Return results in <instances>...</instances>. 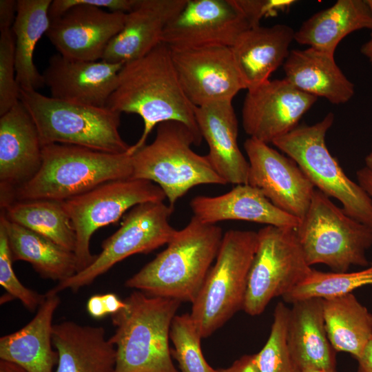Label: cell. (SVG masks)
I'll return each mask as SVG.
<instances>
[{
	"instance_id": "cell-1",
	"label": "cell",
	"mask_w": 372,
	"mask_h": 372,
	"mask_svg": "<svg viewBox=\"0 0 372 372\" xmlns=\"http://www.w3.org/2000/svg\"><path fill=\"white\" fill-rule=\"evenodd\" d=\"M106 107L120 114H136L142 118L143 131L138 141L130 146L128 153L131 155L145 145L152 130L164 122L182 123L192 130L200 144L203 140L195 106L180 83L171 49L163 43L145 56L123 64Z\"/></svg>"
},
{
	"instance_id": "cell-2",
	"label": "cell",
	"mask_w": 372,
	"mask_h": 372,
	"mask_svg": "<svg viewBox=\"0 0 372 372\" xmlns=\"http://www.w3.org/2000/svg\"><path fill=\"white\" fill-rule=\"evenodd\" d=\"M223 236L220 227L193 216L163 251L125 281V287L192 303L216 260Z\"/></svg>"
},
{
	"instance_id": "cell-3",
	"label": "cell",
	"mask_w": 372,
	"mask_h": 372,
	"mask_svg": "<svg viewBox=\"0 0 372 372\" xmlns=\"http://www.w3.org/2000/svg\"><path fill=\"white\" fill-rule=\"evenodd\" d=\"M111 316L109 338L116 352L115 372H179L169 345L172 320L181 302L136 290Z\"/></svg>"
},
{
	"instance_id": "cell-4",
	"label": "cell",
	"mask_w": 372,
	"mask_h": 372,
	"mask_svg": "<svg viewBox=\"0 0 372 372\" xmlns=\"http://www.w3.org/2000/svg\"><path fill=\"white\" fill-rule=\"evenodd\" d=\"M128 152L112 154L84 147L50 144L43 147L41 165L18 187L13 202L46 199L63 201L105 183L132 177Z\"/></svg>"
},
{
	"instance_id": "cell-5",
	"label": "cell",
	"mask_w": 372,
	"mask_h": 372,
	"mask_svg": "<svg viewBox=\"0 0 372 372\" xmlns=\"http://www.w3.org/2000/svg\"><path fill=\"white\" fill-rule=\"evenodd\" d=\"M192 145H199L200 143L185 124L176 121L158 124L153 142L132 154V178L158 185L173 207L195 186L227 185L206 155L196 153Z\"/></svg>"
},
{
	"instance_id": "cell-6",
	"label": "cell",
	"mask_w": 372,
	"mask_h": 372,
	"mask_svg": "<svg viewBox=\"0 0 372 372\" xmlns=\"http://www.w3.org/2000/svg\"><path fill=\"white\" fill-rule=\"evenodd\" d=\"M19 101L38 130L43 146L67 144L125 154L130 145L119 133L121 114L107 107L73 103L19 88Z\"/></svg>"
},
{
	"instance_id": "cell-7",
	"label": "cell",
	"mask_w": 372,
	"mask_h": 372,
	"mask_svg": "<svg viewBox=\"0 0 372 372\" xmlns=\"http://www.w3.org/2000/svg\"><path fill=\"white\" fill-rule=\"evenodd\" d=\"M257 232L229 229L223 236L216 261L194 301L190 316L207 338L243 309Z\"/></svg>"
},
{
	"instance_id": "cell-8",
	"label": "cell",
	"mask_w": 372,
	"mask_h": 372,
	"mask_svg": "<svg viewBox=\"0 0 372 372\" xmlns=\"http://www.w3.org/2000/svg\"><path fill=\"white\" fill-rule=\"evenodd\" d=\"M137 0H54L45 35L59 54L86 61L103 59Z\"/></svg>"
},
{
	"instance_id": "cell-9",
	"label": "cell",
	"mask_w": 372,
	"mask_h": 372,
	"mask_svg": "<svg viewBox=\"0 0 372 372\" xmlns=\"http://www.w3.org/2000/svg\"><path fill=\"white\" fill-rule=\"evenodd\" d=\"M296 231L311 267L323 264L333 272H347L352 265H370L366 253L372 246V228L348 216L317 189Z\"/></svg>"
},
{
	"instance_id": "cell-10",
	"label": "cell",
	"mask_w": 372,
	"mask_h": 372,
	"mask_svg": "<svg viewBox=\"0 0 372 372\" xmlns=\"http://www.w3.org/2000/svg\"><path fill=\"white\" fill-rule=\"evenodd\" d=\"M333 121L334 114L329 112L320 121L298 125L272 144L297 163L316 189L339 200L348 216L372 228V199L347 176L327 147L326 134Z\"/></svg>"
},
{
	"instance_id": "cell-11",
	"label": "cell",
	"mask_w": 372,
	"mask_h": 372,
	"mask_svg": "<svg viewBox=\"0 0 372 372\" xmlns=\"http://www.w3.org/2000/svg\"><path fill=\"white\" fill-rule=\"evenodd\" d=\"M257 236L242 309L252 316L261 314L273 298L285 296L312 270L296 228L266 225Z\"/></svg>"
},
{
	"instance_id": "cell-12",
	"label": "cell",
	"mask_w": 372,
	"mask_h": 372,
	"mask_svg": "<svg viewBox=\"0 0 372 372\" xmlns=\"http://www.w3.org/2000/svg\"><path fill=\"white\" fill-rule=\"evenodd\" d=\"M174 209L163 201L134 207L125 215L118 230L103 242L101 251L91 265L45 293L59 294L68 289L75 293L126 258L167 245L177 231L169 222Z\"/></svg>"
},
{
	"instance_id": "cell-13",
	"label": "cell",
	"mask_w": 372,
	"mask_h": 372,
	"mask_svg": "<svg viewBox=\"0 0 372 372\" xmlns=\"http://www.w3.org/2000/svg\"><path fill=\"white\" fill-rule=\"evenodd\" d=\"M166 198L161 188L144 179L127 178L102 184L83 194L63 200L75 234L78 272L91 265L96 255L91 253L93 234L114 223L129 209L149 202Z\"/></svg>"
},
{
	"instance_id": "cell-14",
	"label": "cell",
	"mask_w": 372,
	"mask_h": 372,
	"mask_svg": "<svg viewBox=\"0 0 372 372\" xmlns=\"http://www.w3.org/2000/svg\"><path fill=\"white\" fill-rule=\"evenodd\" d=\"M251 28L234 0H187L167 25L161 42L171 50L232 47Z\"/></svg>"
},
{
	"instance_id": "cell-15",
	"label": "cell",
	"mask_w": 372,
	"mask_h": 372,
	"mask_svg": "<svg viewBox=\"0 0 372 372\" xmlns=\"http://www.w3.org/2000/svg\"><path fill=\"white\" fill-rule=\"evenodd\" d=\"M244 149L249 165L247 184L260 190L277 208L300 220L316 189L308 177L293 159L269 144L249 137Z\"/></svg>"
},
{
	"instance_id": "cell-16",
	"label": "cell",
	"mask_w": 372,
	"mask_h": 372,
	"mask_svg": "<svg viewBox=\"0 0 372 372\" xmlns=\"http://www.w3.org/2000/svg\"><path fill=\"white\" fill-rule=\"evenodd\" d=\"M317 100L285 78L269 79L247 90L242 109L243 129L249 137L272 143L296 128Z\"/></svg>"
},
{
	"instance_id": "cell-17",
	"label": "cell",
	"mask_w": 372,
	"mask_h": 372,
	"mask_svg": "<svg viewBox=\"0 0 372 372\" xmlns=\"http://www.w3.org/2000/svg\"><path fill=\"white\" fill-rule=\"evenodd\" d=\"M171 51L180 83L194 106L232 101L240 90H246L230 47Z\"/></svg>"
},
{
	"instance_id": "cell-18",
	"label": "cell",
	"mask_w": 372,
	"mask_h": 372,
	"mask_svg": "<svg viewBox=\"0 0 372 372\" xmlns=\"http://www.w3.org/2000/svg\"><path fill=\"white\" fill-rule=\"evenodd\" d=\"M37 126L19 102L0 117L1 207L13 202L14 191L31 179L42 163Z\"/></svg>"
},
{
	"instance_id": "cell-19",
	"label": "cell",
	"mask_w": 372,
	"mask_h": 372,
	"mask_svg": "<svg viewBox=\"0 0 372 372\" xmlns=\"http://www.w3.org/2000/svg\"><path fill=\"white\" fill-rule=\"evenodd\" d=\"M123 64L52 56L43 73L51 97L73 103L106 107Z\"/></svg>"
},
{
	"instance_id": "cell-20",
	"label": "cell",
	"mask_w": 372,
	"mask_h": 372,
	"mask_svg": "<svg viewBox=\"0 0 372 372\" xmlns=\"http://www.w3.org/2000/svg\"><path fill=\"white\" fill-rule=\"evenodd\" d=\"M187 0H137L124 26L108 44L102 60L122 63L138 59L161 43L164 30Z\"/></svg>"
},
{
	"instance_id": "cell-21",
	"label": "cell",
	"mask_w": 372,
	"mask_h": 372,
	"mask_svg": "<svg viewBox=\"0 0 372 372\" xmlns=\"http://www.w3.org/2000/svg\"><path fill=\"white\" fill-rule=\"evenodd\" d=\"M195 116L215 172L227 184H247L249 165L238 145V123L232 101L195 106Z\"/></svg>"
},
{
	"instance_id": "cell-22",
	"label": "cell",
	"mask_w": 372,
	"mask_h": 372,
	"mask_svg": "<svg viewBox=\"0 0 372 372\" xmlns=\"http://www.w3.org/2000/svg\"><path fill=\"white\" fill-rule=\"evenodd\" d=\"M194 216L216 225L223 220H245L266 225L297 228L300 220L277 208L258 188L236 185L216 196H197L190 201Z\"/></svg>"
},
{
	"instance_id": "cell-23",
	"label": "cell",
	"mask_w": 372,
	"mask_h": 372,
	"mask_svg": "<svg viewBox=\"0 0 372 372\" xmlns=\"http://www.w3.org/2000/svg\"><path fill=\"white\" fill-rule=\"evenodd\" d=\"M52 338L58 354L54 372L116 371V349L104 327L65 320L54 324Z\"/></svg>"
},
{
	"instance_id": "cell-24",
	"label": "cell",
	"mask_w": 372,
	"mask_h": 372,
	"mask_svg": "<svg viewBox=\"0 0 372 372\" xmlns=\"http://www.w3.org/2000/svg\"><path fill=\"white\" fill-rule=\"evenodd\" d=\"M287 322V344L291 358L302 371L323 369L338 372L337 351L325 327L323 299L310 298L293 302Z\"/></svg>"
},
{
	"instance_id": "cell-25",
	"label": "cell",
	"mask_w": 372,
	"mask_h": 372,
	"mask_svg": "<svg viewBox=\"0 0 372 372\" xmlns=\"http://www.w3.org/2000/svg\"><path fill=\"white\" fill-rule=\"evenodd\" d=\"M295 31L286 24L260 25L245 31L231 47L247 90L269 79L288 57Z\"/></svg>"
},
{
	"instance_id": "cell-26",
	"label": "cell",
	"mask_w": 372,
	"mask_h": 372,
	"mask_svg": "<svg viewBox=\"0 0 372 372\" xmlns=\"http://www.w3.org/2000/svg\"><path fill=\"white\" fill-rule=\"evenodd\" d=\"M45 294L28 324L0 338V360L15 363L28 372H54L58 362L52 333L53 316L61 300L59 294Z\"/></svg>"
},
{
	"instance_id": "cell-27",
	"label": "cell",
	"mask_w": 372,
	"mask_h": 372,
	"mask_svg": "<svg viewBox=\"0 0 372 372\" xmlns=\"http://www.w3.org/2000/svg\"><path fill=\"white\" fill-rule=\"evenodd\" d=\"M282 65L285 79L307 94L335 105L347 103L354 95V84L337 65L333 54L311 47L292 50Z\"/></svg>"
},
{
	"instance_id": "cell-28",
	"label": "cell",
	"mask_w": 372,
	"mask_h": 372,
	"mask_svg": "<svg viewBox=\"0 0 372 372\" xmlns=\"http://www.w3.org/2000/svg\"><path fill=\"white\" fill-rule=\"evenodd\" d=\"M372 30V15L365 0H338L305 20L294 41L335 54L340 41L349 34Z\"/></svg>"
},
{
	"instance_id": "cell-29",
	"label": "cell",
	"mask_w": 372,
	"mask_h": 372,
	"mask_svg": "<svg viewBox=\"0 0 372 372\" xmlns=\"http://www.w3.org/2000/svg\"><path fill=\"white\" fill-rule=\"evenodd\" d=\"M0 223L5 228L13 262H28L41 277L58 282L78 272L76 258L73 251L8 220L2 212Z\"/></svg>"
},
{
	"instance_id": "cell-30",
	"label": "cell",
	"mask_w": 372,
	"mask_h": 372,
	"mask_svg": "<svg viewBox=\"0 0 372 372\" xmlns=\"http://www.w3.org/2000/svg\"><path fill=\"white\" fill-rule=\"evenodd\" d=\"M52 0H18L12 30L15 39L16 80L20 89L36 90L45 85L33 61L37 42L48 31Z\"/></svg>"
},
{
	"instance_id": "cell-31",
	"label": "cell",
	"mask_w": 372,
	"mask_h": 372,
	"mask_svg": "<svg viewBox=\"0 0 372 372\" xmlns=\"http://www.w3.org/2000/svg\"><path fill=\"white\" fill-rule=\"evenodd\" d=\"M323 315L334 349L358 359L372 339V313L351 293L323 299Z\"/></svg>"
},
{
	"instance_id": "cell-32",
	"label": "cell",
	"mask_w": 372,
	"mask_h": 372,
	"mask_svg": "<svg viewBox=\"0 0 372 372\" xmlns=\"http://www.w3.org/2000/svg\"><path fill=\"white\" fill-rule=\"evenodd\" d=\"M1 211L6 218L74 252L76 234L63 201L38 199L14 201Z\"/></svg>"
},
{
	"instance_id": "cell-33",
	"label": "cell",
	"mask_w": 372,
	"mask_h": 372,
	"mask_svg": "<svg viewBox=\"0 0 372 372\" xmlns=\"http://www.w3.org/2000/svg\"><path fill=\"white\" fill-rule=\"evenodd\" d=\"M367 285H372V262L366 268L353 272H322L312 269L309 275L282 298L290 304L310 298L326 299L351 293Z\"/></svg>"
},
{
	"instance_id": "cell-34",
	"label": "cell",
	"mask_w": 372,
	"mask_h": 372,
	"mask_svg": "<svg viewBox=\"0 0 372 372\" xmlns=\"http://www.w3.org/2000/svg\"><path fill=\"white\" fill-rule=\"evenodd\" d=\"M169 338L174 344L171 354L180 372H214L203 356L200 347L203 338L190 313L175 316Z\"/></svg>"
},
{
	"instance_id": "cell-35",
	"label": "cell",
	"mask_w": 372,
	"mask_h": 372,
	"mask_svg": "<svg viewBox=\"0 0 372 372\" xmlns=\"http://www.w3.org/2000/svg\"><path fill=\"white\" fill-rule=\"evenodd\" d=\"M289 309L282 302L275 307L269 336L262 349L255 354L259 372H301L294 363L287 344Z\"/></svg>"
},
{
	"instance_id": "cell-36",
	"label": "cell",
	"mask_w": 372,
	"mask_h": 372,
	"mask_svg": "<svg viewBox=\"0 0 372 372\" xmlns=\"http://www.w3.org/2000/svg\"><path fill=\"white\" fill-rule=\"evenodd\" d=\"M12 258L3 225L0 223V285L9 297L19 300L28 311H37L45 298L24 286L17 277L12 267Z\"/></svg>"
},
{
	"instance_id": "cell-37",
	"label": "cell",
	"mask_w": 372,
	"mask_h": 372,
	"mask_svg": "<svg viewBox=\"0 0 372 372\" xmlns=\"http://www.w3.org/2000/svg\"><path fill=\"white\" fill-rule=\"evenodd\" d=\"M19 102V87L16 80L15 39L12 29L0 35V115Z\"/></svg>"
},
{
	"instance_id": "cell-38",
	"label": "cell",
	"mask_w": 372,
	"mask_h": 372,
	"mask_svg": "<svg viewBox=\"0 0 372 372\" xmlns=\"http://www.w3.org/2000/svg\"><path fill=\"white\" fill-rule=\"evenodd\" d=\"M235 3L249 21L251 28L260 25L261 19L285 12L294 0H234Z\"/></svg>"
},
{
	"instance_id": "cell-39",
	"label": "cell",
	"mask_w": 372,
	"mask_h": 372,
	"mask_svg": "<svg viewBox=\"0 0 372 372\" xmlns=\"http://www.w3.org/2000/svg\"><path fill=\"white\" fill-rule=\"evenodd\" d=\"M17 1H0V32L12 29L16 18Z\"/></svg>"
},
{
	"instance_id": "cell-40",
	"label": "cell",
	"mask_w": 372,
	"mask_h": 372,
	"mask_svg": "<svg viewBox=\"0 0 372 372\" xmlns=\"http://www.w3.org/2000/svg\"><path fill=\"white\" fill-rule=\"evenodd\" d=\"M214 372H259L256 355H245L236 360L229 367L215 369Z\"/></svg>"
},
{
	"instance_id": "cell-41",
	"label": "cell",
	"mask_w": 372,
	"mask_h": 372,
	"mask_svg": "<svg viewBox=\"0 0 372 372\" xmlns=\"http://www.w3.org/2000/svg\"><path fill=\"white\" fill-rule=\"evenodd\" d=\"M86 310L89 315L94 319H101L107 316L102 295L92 296L87 302Z\"/></svg>"
},
{
	"instance_id": "cell-42",
	"label": "cell",
	"mask_w": 372,
	"mask_h": 372,
	"mask_svg": "<svg viewBox=\"0 0 372 372\" xmlns=\"http://www.w3.org/2000/svg\"><path fill=\"white\" fill-rule=\"evenodd\" d=\"M103 301L107 315H113L125 306V302L114 293L102 294Z\"/></svg>"
},
{
	"instance_id": "cell-43",
	"label": "cell",
	"mask_w": 372,
	"mask_h": 372,
	"mask_svg": "<svg viewBox=\"0 0 372 372\" xmlns=\"http://www.w3.org/2000/svg\"><path fill=\"white\" fill-rule=\"evenodd\" d=\"M356 360L358 362L356 372H372V339L365 347L361 356Z\"/></svg>"
},
{
	"instance_id": "cell-44",
	"label": "cell",
	"mask_w": 372,
	"mask_h": 372,
	"mask_svg": "<svg viewBox=\"0 0 372 372\" xmlns=\"http://www.w3.org/2000/svg\"><path fill=\"white\" fill-rule=\"evenodd\" d=\"M356 178L358 183L372 199V171L364 166L357 171Z\"/></svg>"
},
{
	"instance_id": "cell-45",
	"label": "cell",
	"mask_w": 372,
	"mask_h": 372,
	"mask_svg": "<svg viewBox=\"0 0 372 372\" xmlns=\"http://www.w3.org/2000/svg\"><path fill=\"white\" fill-rule=\"evenodd\" d=\"M0 372H28L18 364L0 360Z\"/></svg>"
},
{
	"instance_id": "cell-46",
	"label": "cell",
	"mask_w": 372,
	"mask_h": 372,
	"mask_svg": "<svg viewBox=\"0 0 372 372\" xmlns=\"http://www.w3.org/2000/svg\"><path fill=\"white\" fill-rule=\"evenodd\" d=\"M361 52L369 59L372 65V34L369 40L362 46Z\"/></svg>"
},
{
	"instance_id": "cell-47",
	"label": "cell",
	"mask_w": 372,
	"mask_h": 372,
	"mask_svg": "<svg viewBox=\"0 0 372 372\" xmlns=\"http://www.w3.org/2000/svg\"><path fill=\"white\" fill-rule=\"evenodd\" d=\"M365 167L372 171V145L371 149L364 158Z\"/></svg>"
},
{
	"instance_id": "cell-48",
	"label": "cell",
	"mask_w": 372,
	"mask_h": 372,
	"mask_svg": "<svg viewBox=\"0 0 372 372\" xmlns=\"http://www.w3.org/2000/svg\"><path fill=\"white\" fill-rule=\"evenodd\" d=\"M301 372H330V371L323 370V369H306V370L302 371Z\"/></svg>"
},
{
	"instance_id": "cell-49",
	"label": "cell",
	"mask_w": 372,
	"mask_h": 372,
	"mask_svg": "<svg viewBox=\"0 0 372 372\" xmlns=\"http://www.w3.org/2000/svg\"><path fill=\"white\" fill-rule=\"evenodd\" d=\"M365 2L369 9V11L372 15V0H365Z\"/></svg>"
}]
</instances>
